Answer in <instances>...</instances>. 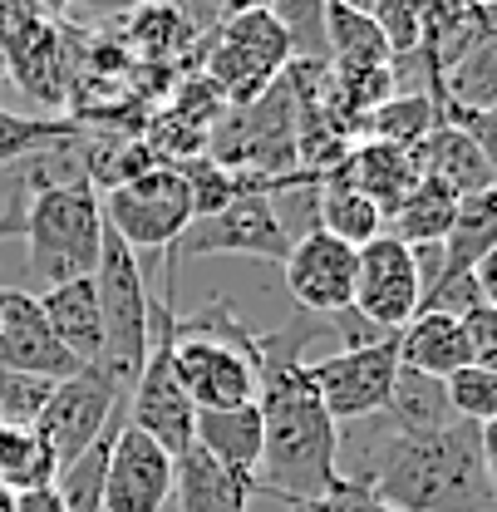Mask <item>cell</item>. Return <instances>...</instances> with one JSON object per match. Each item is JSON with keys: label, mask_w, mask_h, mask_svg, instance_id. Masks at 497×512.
Returning <instances> with one entry per match:
<instances>
[{"label": "cell", "mask_w": 497, "mask_h": 512, "mask_svg": "<svg viewBox=\"0 0 497 512\" xmlns=\"http://www.w3.org/2000/svg\"><path fill=\"white\" fill-rule=\"evenodd\" d=\"M271 15L291 35L296 60H325V0H276Z\"/></svg>", "instance_id": "37"}, {"label": "cell", "mask_w": 497, "mask_h": 512, "mask_svg": "<svg viewBox=\"0 0 497 512\" xmlns=\"http://www.w3.org/2000/svg\"><path fill=\"white\" fill-rule=\"evenodd\" d=\"M69 30H60L55 20H45L40 30H30L15 50H5V74H15V84L45 104V109H60L74 94V69H69Z\"/></svg>", "instance_id": "18"}, {"label": "cell", "mask_w": 497, "mask_h": 512, "mask_svg": "<svg viewBox=\"0 0 497 512\" xmlns=\"http://www.w3.org/2000/svg\"><path fill=\"white\" fill-rule=\"evenodd\" d=\"M281 188H315L306 183L301 173L296 178H281V183H261V188H247L242 197H232L222 212H212V217H192L187 222V232L168 247V266H163V276L173 281V271L192 261V256H256V261H286L291 252V227L281 222V212H276V197L271 192Z\"/></svg>", "instance_id": "6"}, {"label": "cell", "mask_w": 497, "mask_h": 512, "mask_svg": "<svg viewBox=\"0 0 497 512\" xmlns=\"http://www.w3.org/2000/svg\"><path fill=\"white\" fill-rule=\"evenodd\" d=\"M296 128H301V109L286 79H276L256 104L232 109L227 124L207 133V158L232 173H256L271 183L296 178Z\"/></svg>", "instance_id": "8"}, {"label": "cell", "mask_w": 497, "mask_h": 512, "mask_svg": "<svg viewBox=\"0 0 497 512\" xmlns=\"http://www.w3.org/2000/svg\"><path fill=\"white\" fill-rule=\"evenodd\" d=\"M473 281H478V296H483V301L497 311V247L483 256L478 266H473Z\"/></svg>", "instance_id": "43"}, {"label": "cell", "mask_w": 497, "mask_h": 512, "mask_svg": "<svg viewBox=\"0 0 497 512\" xmlns=\"http://www.w3.org/2000/svg\"><path fill=\"white\" fill-rule=\"evenodd\" d=\"M296 60L291 35L271 10H237L217 15L212 35L202 40V79L227 109L256 104Z\"/></svg>", "instance_id": "5"}, {"label": "cell", "mask_w": 497, "mask_h": 512, "mask_svg": "<svg viewBox=\"0 0 497 512\" xmlns=\"http://www.w3.org/2000/svg\"><path fill=\"white\" fill-rule=\"evenodd\" d=\"M99 207H104V227L119 242H128L133 252L138 247L168 252L187 232V222H192V192H187L183 173L173 163L148 168V173L128 178L119 188H109L99 197Z\"/></svg>", "instance_id": "10"}, {"label": "cell", "mask_w": 497, "mask_h": 512, "mask_svg": "<svg viewBox=\"0 0 497 512\" xmlns=\"http://www.w3.org/2000/svg\"><path fill=\"white\" fill-rule=\"evenodd\" d=\"M340 173L365 192V197H374V202L384 207V217L424 178L414 148H394V143H374V138H355V148H350V158L340 163Z\"/></svg>", "instance_id": "23"}, {"label": "cell", "mask_w": 497, "mask_h": 512, "mask_svg": "<svg viewBox=\"0 0 497 512\" xmlns=\"http://www.w3.org/2000/svg\"><path fill=\"white\" fill-rule=\"evenodd\" d=\"M192 35H197V30H192L183 5H143L138 20H133L138 55H148V60H168L173 50H183Z\"/></svg>", "instance_id": "34"}, {"label": "cell", "mask_w": 497, "mask_h": 512, "mask_svg": "<svg viewBox=\"0 0 497 512\" xmlns=\"http://www.w3.org/2000/svg\"><path fill=\"white\" fill-rule=\"evenodd\" d=\"M438 124V99L429 89H404L389 94L379 109H370L360 119V133L374 143H394V148H419L429 138V128Z\"/></svg>", "instance_id": "30"}, {"label": "cell", "mask_w": 497, "mask_h": 512, "mask_svg": "<svg viewBox=\"0 0 497 512\" xmlns=\"http://www.w3.org/2000/svg\"><path fill=\"white\" fill-rule=\"evenodd\" d=\"M173 508V453L143 434L138 424H119L104 468V512H168Z\"/></svg>", "instance_id": "15"}, {"label": "cell", "mask_w": 497, "mask_h": 512, "mask_svg": "<svg viewBox=\"0 0 497 512\" xmlns=\"http://www.w3.org/2000/svg\"><path fill=\"white\" fill-rule=\"evenodd\" d=\"M74 143H84L79 119H30V114L0 109V168L60 153V148H74Z\"/></svg>", "instance_id": "31"}, {"label": "cell", "mask_w": 497, "mask_h": 512, "mask_svg": "<svg viewBox=\"0 0 497 512\" xmlns=\"http://www.w3.org/2000/svg\"><path fill=\"white\" fill-rule=\"evenodd\" d=\"M355 256L360 247H350L320 227H306L281 261L291 301L311 316H345L355 306Z\"/></svg>", "instance_id": "14"}, {"label": "cell", "mask_w": 497, "mask_h": 512, "mask_svg": "<svg viewBox=\"0 0 497 512\" xmlns=\"http://www.w3.org/2000/svg\"><path fill=\"white\" fill-rule=\"evenodd\" d=\"M40 311L50 320V330L64 340V350L79 360V365H99L104 355V320H99V291H94V276H74L60 286H45L35 291Z\"/></svg>", "instance_id": "20"}, {"label": "cell", "mask_w": 497, "mask_h": 512, "mask_svg": "<svg viewBox=\"0 0 497 512\" xmlns=\"http://www.w3.org/2000/svg\"><path fill=\"white\" fill-rule=\"evenodd\" d=\"M0 365L5 370H20V375L55 380V384L84 370L64 350L60 335L50 330L35 291H15V286H0Z\"/></svg>", "instance_id": "16"}, {"label": "cell", "mask_w": 497, "mask_h": 512, "mask_svg": "<svg viewBox=\"0 0 497 512\" xmlns=\"http://www.w3.org/2000/svg\"><path fill=\"white\" fill-rule=\"evenodd\" d=\"M94 291H99V320H104V355L99 370L119 389H133L143 360H148V340H153V296L143 286V266L128 242H119L104 227V252L94 266Z\"/></svg>", "instance_id": "7"}, {"label": "cell", "mask_w": 497, "mask_h": 512, "mask_svg": "<svg viewBox=\"0 0 497 512\" xmlns=\"http://www.w3.org/2000/svg\"><path fill=\"white\" fill-rule=\"evenodd\" d=\"M315 227L340 237V242H350V247H365L374 237H384V207L374 197H365L335 168V173H325L315 183Z\"/></svg>", "instance_id": "25"}, {"label": "cell", "mask_w": 497, "mask_h": 512, "mask_svg": "<svg viewBox=\"0 0 497 512\" xmlns=\"http://www.w3.org/2000/svg\"><path fill=\"white\" fill-rule=\"evenodd\" d=\"M40 5H45V15H50V20H55V15H64V10H69V0H40Z\"/></svg>", "instance_id": "49"}, {"label": "cell", "mask_w": 497, "mask_h": 512, "mask_svg": "<svg viewBox=\"0 0 497 512\" xmlns=\"http://www.w3.org/2000/svg\"><path fill=\"white\" fill-rule=\"evenodd\" d=\"M20 232H25V202H15V207L0 212V242L5 237H20Z\"/></svg>", "instance_id": "45"}, {"label": "cell", "mask_w": 497, "mask_h": 512, "mask_svg": "<svg viewBox=\"0 0 497 512\" xmlns=\"http://www.w3.org/2000/svg\"><path fill=\"white\" fill-rule=\"evenodd\" d=\"M443 389H448V404L458 419H468L478 429L497 419V375L488 365H463L458 375L443 380Z\"/></svg>", "instance_id": "35"}, {"label": "cell", "mask_w": 497, "mask_h": 512, "mask_svg": "<svg viewBox=\"0 0 497 512\" xmlns=\"http://www.w3.org/2000/svg\"><path fill=\"white\" fill-rule=\"evenodd\" d=\"M124 419L128 414H119L99 444L84 448L74 463H64L60 473H55V493H60L64 512H104V468H109V444H114V429H119Z\"/></svg>", "instance_id": "33"}, {"label": "cell", "mask_w": 497, "mask_h": 512, "mask_svg": "<svg viewBox=\"0 0 497 512\" xmlns=\"http://www.w3.org/2000/svg\"><path fill=\"white\" fill-rule=\"evenodd\" d=\"M0 512H15V488L10 483H0Z\"/></svg>", "instance_id": "48"}, {"label": "cell", "mask_w": 497, "mask_h": 512, "mask_svg": "<svg viewBox=\"0 0 497 512\" xmlns=\"http://www.w3.org/2000/svg\"><path fill=\"white\" fill-rule=\"evenodd\" d=\"M173 286H163V296H153V340H148V360L138 370V380L128 389V424H138L143 434H153L158 444L168 448L173 458L192 444V424H197V409L183 394V384L173 375Z\"/></svg>", "instance_id": "9"}, {"label": "cell", "mask_w": 497, "mask_h": 512, "mask_svg": "<svg viewBox=\"0 0 497 512\" xmlns=\"http://www.w3.org/2000/svg\"><path fill=\"white\" fill-rule=\"evenodd\" d=\"M414 158H419V173L443 183L453 197H473V192H483L497 183V173L488 168V158L478 153V143L458 124H448V119H438V124L429 128V138L414 148Z\"/></svg>", "instance_id": "22"}, {"label": "cell", "mask_w": 497, "mask_h": 512, "mask_svg": "<svg viewBox=\"0 0 497 512\" xmlns=\"http://www.w3.org/2000/svg\"><path fill=\"white\" fill-rule=\"evenodd\" d=\"M453 212H458V197L434 183V178H419L414 192L384 217V232L389 237H399L404 247H443V237H448V227H453Z\"/></svg>", "instance_id": "28"}, {"label": "cell", "mask_w": 497, "mask_h": 512, "mask_svg": "<svg viewBox=\"0 0 497 512\" xmlns=\"http://www.w3.org/2000/svg\"><path fill=\"white\" fill-rule=\"evenodd\" d=\"M311 330H276L256 335L261 365V468L256 493L281 503H315L340 483V424L325 414L315 394L301 345Z\"/></svg>", "instance_id": "1"}, {"label": "cell", "mask_w": 497, "mask_h": 512, "mask_svg": "<svg viewBox=\"0 0 497 512\" xmlns=\"http://www.w3.org/2000/svg\"><path fill=\"white\" fill-rule=\"evenodd\" d=\"M15 512H64V503H60V493H55V483H45V488L15 493Z\"/></svg>", "instance_id": "42"}, {"label": "cell", "mask_w": 497, "mask_h": 512, "mask_svg": "<svg viewBox=\"0 0 497 512\" xmlns=\"http://www.w3.org/2000/svg\"><path fill=\"white\" fill-rule=\"evenodd\" d=\"M311 512H399V508H389V503H379L370 488H360V483H335L325 498H315V503H306Z\"/></svg>", "instance_id": "39"}, {"label": "cell", "mask_w": 497, "mask_h": 512, "mask_svg": "<svg viewBox=\"0 0 497 512\" xmlns=\"http://www.w3.org/2000/svg\"><path fill=\"white\" fill-rule=\"evenodd\" d=\"M483 468H488V483H493V493H497V419L483 424Z\"/></svg>", "instance_id": "44"}, {"label": "cell", "mask_w": 497, "mask_h": 512, "mask_svg": "<svg viewBox=\"0 0 497 512\" xmlns=\"http://www.w3.org/2000/svg\"><path fill=\"white\" fill-rule=\"evenodd\" d=\"M256 498V478L232 473L202 444H187L173 458V508L178 512H247Z\"/></svg>", "instance_id": "17"}, {"label": "cell", "mask_w": 497, "mask_h": 512, "mask_svg": "<svg viewBox=\"0 0 497 512\" xmlns=\"http://www.w3.org/2000/svg\"><path fill=\"white\" fill-rule=\"evenodd\" d=\"M237 10H276V0H222V15H237Z\"/></svg>", "instance_id": "46"}, {"label": "cell", "mask_w": 497, "mask_h": 512, "mask_svg": "<svg viewBox=\"0 0 497 512\" xmlns=\"http://www.w3.org/2000/svg\"><path fill=\"white\" fill-rule=\"evenodd\" d=\"M5 79H10V74H5V55H0V84H5Z\"/></svg>", "instance_id": "52"}, {"label": "cell", "mask_w": 497, "mask_h": 512, "mask_svg": "<svg viewBox=\"0 0 497 512\" xmlns=\"http://www.w3.org/2000/svg\"><path fill=\"white\" fill-rule=\"evenodd\" d=\"M55 473H60V463H55L50 444L35 429L0 424V483H10L15 493H25V488L55 483Z\"/></svg>", "instance_id": "32"}, {"label": "cell", "mask_w": 497, "mask_h": 512, "mask_svg": "<svg viewBox=\"0 0 497 512\" xmlns=\"http://www.w3.org/2000/svg\"><path fill=\"white\" fill-rule=\"evenodd\" d=\"M463 330H468V345H473V360H483L488 350H497V311L488 301H478L473 311H463Z\"/></svg>", "instance_id": "41"}, {"label": "cell", "mask_w": 497, "mask_h": 512, "mask_svg": "<svg viewBox=\"0 0 497 512\" xmlns=\"http://www.w3.org/2000/svg\"><path fill=\"white\" fill-rule=\"evenodd\" d=\"M394 345H399V365L404 370H419V375H434V380H448L463 365H473L468 330L448 311H419L394 335Z\"/></svg>", "instance_id": "21"}, {"label": "cell", "mask_w": 497, "mask_h": 512, "mask_svg": "<svg viewBox=\"0 0 497 512\" xmlns=\"http://www.w3.org/2000/svg\"><path fill=\"white\" fill-rule=\"evenodd\" d=\"M424 306V266L419 252L404 247L399 237H374L355 256V316L374 335H399Z\"/></svg>", "instance_id": "12"}, {"label": "cell", "mask_w": 497, "mask_h": 512, "mask_svg": "<svg viewBox=\"0 0 497 512\" xmlns=\"http://www.w3.org/2000/svg\"><path fill=\"white\" fill-rule=\"evenodd\" d=\"M124 404H128V394L119 384L109 380L99 365H84L79 375L55 384L50 404L35 419V434L50 444L55 463L64 468V463H74L84 448H94L109 434V424L124 414Z\"/></svg>", "instance_id": "13"}, {"label": "cell", "mask_w": 497, "mask_h": 512, "mask_svg": "<svg viewBox=\"0 0 497 512\" xmlns=\"http://www.w3.org/2000/svg\"><path fill=\"white\" fill-rule=\"evenodd\" d=\"M306 375L335 424H360L389 404V389L399 375V345H394V335H374V340L345 345L325 360H306Z\"/></svg>", "instance_id": "11"}, {"label": "cell", "mask_w": 497, "mask_h": 512, "mask_svg": "<svg viewBox=\"0 0 497 512\" xmlns=\"http://www.w3.org/2000/svg\"><path fill=\"white\" fill-rule=\"evenodd\" d=\"M473 365H488V370L497 375V350H488V355H483V360H473Z\"/></svg>", "instance_id": "50"}, {"label": "cell", "mask_w": 497, "mask_h": 512, "mask_svg": "<svg viewBox=\"0 0 497 512\" xmlns=\"http://www.w3.org/2000/svg\"><path fill=\"white\" fill-rule=\"evenodd\" d=\"M286 508H291V512H311V508H306V503H286Z\"/></svg>", "instance_id": "51"}, {"label": "cell", "mask_w": 497, "mask_h": 512, "mask_svg": "<svg viewBox=\"0 0 497 512\" xmlns=\"http://www.w3.org/2000/svg\"><path fill=\"white\" fill-rule=\"evenodd\" d=\"M50 15H45V5L40 0H0V55L5 50H15L30 30H40Z\"/></svg>", "instance_id": "38"}, {"label": "cell", "mask_w": 497, "mask_h": 512, "mask_svg": "<svg viewBox=\"0 0 497 512\" xmlns=\"http://www.w3.org/2000/svg\"><path fill=\"white\" fill-rule=\"evenodd\" d=\"M443 119L463 128L478 143V153L488 158V168L497 173V109H483V114H443Z\"/></svg>", "instance_id": "40"}, {"label": "cell", "mask_w": 497, "mask_h": 512, "mask_svg": "<svg viewBox=\"0 0 497 512\" xmlns=\"http://www.w3.org/2000/svg\"><path fill=\"white\" fill-rule=\"evenodd\" d=\"M325 5H345V10H355V15H379V5H384V0H325Z\"/></svg>", "instance_id": "47"}, {"label": "cell", "mask_w": 497, "mask_h": 512, "mask_svg": "<svg viewBox=\"0 0 497 512\" xmlns=\"http://www.w3.org/2000/svg\"><path fill=\"white\" fill-rule=\"evenodd\" d=\"M360 488L399 512H497L483 468V429L468 419L429 434H394L384 424V444L360 473Z\"/></svg>", "instance_id": "2"}, {"label": "cell", "mask_w": 497, "mask_h": 512, "mask_svg": "<svg viewBox=\"0 0 497 512\" xmlns=\"http://www.w3.org/2000/svg\"><path fill=\"white\" fill-rule=\"evenodd\" d=\"M35 163V158H30ZM25 271L45 286H60L74 276H94L104 252V207L89 178H55L30 173L25 178Z\"/></svg>", "instance_id": "3"}, {"label": "cell", "mask_w": 497, "mask_h": 512, "mask_svg": "<svg viewBox=\"0 0 497 512\" xmlns=\"http://www.w3.org/2000/svg\"><path fill=\"white\" fill-rule=\"evenodd\" d=\"M497 247V183L473 197H458L453 227L438 247V276L434 281H453V276H473V266Z\"/></svg>", "instance_id": "24"}, {"label": "cell", "mask_w": 497, "mask_h": 512, "mask_svg": "<svg viewBox=\"0 0 497 512\" xmlns=\"http://www.w3.org/2000/svg\"><path fill=\"white\" fill-rule=\"evenodd\" d=\"M438 119L443 114H483L497 109V5H483V25L458 64L438 79Z\"/></svg>", "instance_id": "19"}, {"label": "cell", "mask_w": 497, "mask_h": 512, "mask_svg": "<svg viewBox=\"0 0 497 512\" xmlns=\"http://www.w3.org/2000/svg\"><path fill=\"white\" fill-rule=\"evenodd\" d=\"M192 444H202L217 463H227L232 473L256 478L261 468V409L237 404V409H202L192 424Z\"/></svg>", "instance_id": "26"}, {"label": "cell", "mask_w": 497, "mask_h": 512, "mask_svg": "<svg viewBox=\"0 0 497 512\" xmlns=\"http://www.w3.org/2000/svg\"><path fill=\"white\" fill-rule=\"evenodd\" d=\"M325 64L340 74L360 69H394V50L379 30V20L355 15L345 5H325Z\"/></svg>", "instance_id": "27"}, {"label": "cell", "mask_w": 497, "mask_h": 512, "mask_svg": "<svg viewBox=\"0 0 497 512\" xmlns=\"http://www.w3.org/2000/svg\"><path fill=\"white\" fill-rule=\"evenodd\" d=\"M55 380H40V375H20V370H5L0 365V424H25L35 429L40 409L50 404Z\"/></svg>", "instance_id": "36"}, {"label": "cell", "mask_w": 497, "mask_h": 512, "mask_svg": "<svg viewBox=\"0 0 497 512\" xmlns=\"http://www.w3.org/2000/svg\"><path fill=\"white\" fill-rule=\"evenodd\" d=\"M384 424L394 434H429V429H443L453 424V404H448V389L434 375H419V370H404L394 375V389H389V404L379 409Z\"/></svg>", "instance_id": "29"}, {"label": "cell", "mask_w": 497, "mask_h": 512, "mask_svg": "<svg viewBox=\"0 0 497 512\" xmlns=\"http://www.w3.org/2000/svg\"><path fill=\"white\" fill-rule=\"evenodd\" d=\"M473 5H497V0H473Z\"/></svg>", "instance_id": "53"}, {"label": "cell", "mask_w": 497, "mask_h": 512, "mask_svg": "<svg viewBox=\"0 0 497 512\" xmlns=\"http://www.w3.org/2000/svg\"><path fill=\"white\" fill-rule=\"evenodd\" d=\"M173 375L192 399V409H237L256 404L261 365H256V330L242 325L222 301L202 316L178 320L173 330Z\"/></svg>", "instance_id": "4"}]
</instances>
